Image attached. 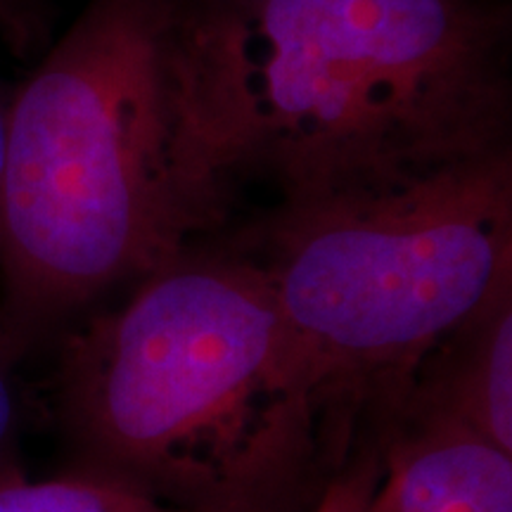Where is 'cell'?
<instances>
[{"mask_svg":"<svg viewBox=\"0 0 512 512\" xmlns=\"http://www.w3.org/2000/svg\"><path fill=\"white\" fill-rule=\"evenodd\" d=\"M221 169L285 197L510 145L505 0H192Z\"/></svg>","mask_w":512,"mask_h":512,"instance_id":"obj_3","label":"cell"},{"mask_svg":"<svg viewBox=\"0 0 512 512\" xmlns=\"http://www.w3.org/2000/svg\"><path fill=\"white\" fill-rule=\"evenodd\" d=\"M8 117H10V98L0 93V195H3V176H5V157H8Z\"/></svg>","mask_w":512,"mask_h":512,"instance_id":"obj_11","label":"cell"},{"mask_svg":"<svg viewBox=\"0 0 512 512\" xmlns=\"http://www.w3.org/2000/svg\"><path fill=\"white\" fill-rule=\"evenodd\" d=\"M0 512H183L117 479L79 470L43 482L15 472L0 477Z\"/></svg>","mask_w":512,"mask_h":512,"instance_id":"obj_7","label":"cell"},{"mask_svg":"<svg viewBox=\"0 0 512 512\" xmlns=\"http://www.w3.org/2000/svg\"><path fill=\"white\" fill-rule=\"evenodd\" d=\"M382 467V434L363 441L323 484L311 512H366Z\"/></svg>","mask_w":512,"mask_h":512,"instance_id":"obj_8","label":"cell"},{"mask_svg":"<svg viewBox=\"0 0 512 512\" xmlns=\"http://www.w3.org/2000/svg\"><path fill=\"white\" fill-rule=\"evenodd\" d=\"M0 34L19 57L31 53L46 34L38 0H0Z\"/></svg>","mask_w":512,"mask_h":512,"instance_id":"obj_9","label":"cell"},{"mask_svg":"<svg viewBox=\"0 0 512 512\" xmlns=\"http://www.w3.org/2000/svg\"><path fill=\"white\" fill-rule=\"evenodd\" d=\"M394 411L451 420L512 456V292L420 363Z\"/></svg>","mask_w":512,"mask_h":512,"instance_id":"obj_6","label":"cell"},{"mask_svg":"<svg viewBox=\"0 0 512 512\" xmlns=\"http://www.w3.org/2000/svg\"><path fill=\"white\" fill-rule=\"evenodd\" d=\"M57 413L81 470L183 512H294L349 451L266 268L183 252L64 339Z\"/></svg>","mask_w":512,"mask_h":512,"instance_id":"obj_2","label":"cell"},{"mask_svg":"<svg viewBox=\"0 0 512 512\" xmlns=\"http://www.w3.org/2000/svg\"><path fill=\"white\" fill-rule=\"evenodd\" d=\"M252 256L330 406L392 413L420 363L512 292L510 145L285 197Z\"/></svg>","mask_w":512,"mask_h":512,"instance_id":"obj_4","label":"cell"},{"mask_svg":"<svg viewBox=\"0 0 512 512\" xmlns=\"http://www.w3.org/2000/svg\"><path fill=\"white\" fill-rule=\"evenodd\" d=\"M192 0H91L10 98L0 351L31 344L219 228L235 181L204 131Z\"/></svg>","mask_w":512,"mask_h":512,"instance_id":"obj_1","label":"cell"},{"mask_svg":"<svg viewBox=\"0 0 512 512\" xmlns=\"http://www.w3.org/2000/svg\"><path fill=\"white\" fill-rule=\"evenodd\" d=\"M366 512H512V456L451 420L394 411Z\"/></svg>","mask_w":512,"mask_h":512,"instance_id":"obj_5","label":"cell"},{"mask_svg":"<svg viewBox=\"0 0 512 512\" xmlns=\"http://www.w3.org/2000/svg\"><path fill=\"white\" fill-rule=\"evenodd\" d=\"M10 366L12 361L0 351V460H3L5 451H8L12 437L17 430V394L15 384L10 380ZM8 467L0 465V477L8 475Z\"/></svg>","mask_w":512,"mask_h":512,"instance_id":"obj_10","label":"cell"}]
</instances>
